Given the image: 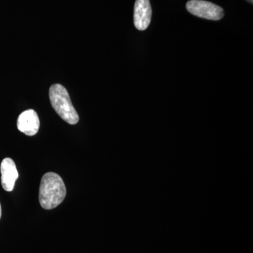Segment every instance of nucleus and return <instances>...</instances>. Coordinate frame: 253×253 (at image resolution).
<instances>
[{"label":"nucleus","mask_w":253,"mask_h":253,"mask_svg":"<svg viewBox=\"0 0 253 253\" xmlns=\"http://www.w3.org/2000/svg\"><path fill=\"white\" fill-rule=\"evenodd\" d=\"M186 9L194 16L212 21H219L224 16L222 8L204 0H190L186 3Z\"/></svg>","instance_id":"7ed1b4c3"},{"label":"nucleus","mask_w":253,"mask_h":253,"mask_svg":"<svg viewBox=\"0 0 253 253\" xmlns=\"http://www.w3.org/2000/svg\"><path fill=\"white\" fill-rule=\"evenodd\" d=\"M248 1H249V2H251V4H253V0H247Z\"/></svg>","instance_id":"6e6552de"},{"label":"nucleus","mask_w":253,"mask_h":253,"mask_svg":"<svg viewBox=\"0 0 253 253\" xmlns=\"http://www.w3.org/2000/svg\"><path fill=\"white\" fill-rule=\"evenodd\" d=\"M49 95L51 106L60 117L68 124H77L79 116L71 102L67 89L61 84H54L50 86Z\"/></svg>","instance_id":"f03ea898"},{"label":"nucleus","mask_w":253,"mask_h":253,"mask_svg":"<svg viewBox=\"0 0 253 253\" xmlns=\"http://www.w3.org/2000/svg\"><path fill=\"white\" fill-rule=\"evenodd\" d=\"M0 171L3 189L9 192L12 191L14 189L15 183L19 176L14 161L11 158H4L1 161Z\"/></svg>","instance_id":"423d86ee"},{"label":"nucleus","mask_w":253,"mask_h":253,"mask_svg":"<svg viewBox=\"0 0 253 253\" xmlns=\"http://www.w3.org/2000/svg\"><path fill=\"white\" fill-rule=\"evenodd\" d=\"M39 117L38 113L33 109L23 111L18 118L17 127L18 130L27 136H34L40 129Z\"/></svg>","instance_id":"39448f33"},{"label":"nucleus","mask_w":253,"mask_h":253,"mask_svg":"<svg viewBox=\"0 0 253 253\" xmlns=\"http://www.w3.org/2000/svg\"><path fill=\"white\" fill-rule=\"evenodd\" d=\"M152 16L149 0H136L134 4V23L136 29L145 31L149 27Z\"/></svg>","instance_id":"20e7f679"},{"label":"nucleus","mask_w":253,"mask_h":253,"mask_svg":"<svg viewBox=\"0 0 253 253\" xmlns=\"http://www.w3.org/2000/svg\"><path fill=\"white\" fill-rule=\"evenodd\" d=\"M1 217V204H0V218Z\"/></svg>","instance_id":"0eeeda50"},{"label":"nucleus","mask_w":253,"mask_h":253,"mask_svg":"<svg viewBox=\"0 0 253 253\" xmlns=\"http://www.w3.org/2000/svg\"><path fill=\"white\" fill-rule=\"evenodd\" d=\"M66 196V186L59 174L47 172L43 175L39 192L40 204L42 208L54 209L63 202Z\"/></svg>","instance_id":"f257e3e1"}]
</instances>
